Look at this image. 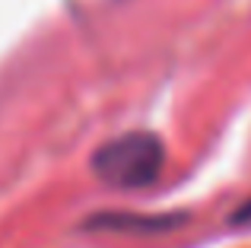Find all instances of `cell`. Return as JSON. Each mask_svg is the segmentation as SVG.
I'll return each mask as SVG.
<instances>
[{
    "label": "cell",
    "mask_w": 251,
    "mask_h": 248,
    "mask_svg": "<svg viewBox=\"0 0 251 248\" xmlns=\"http://www.w3.org/2000/svg\"><path fill=\"white\" fill-rule=\"evenodd\" d=\"M162 162H166L162 143L147 130H130V134L115 137L105 147H99L92 156L99 178L121 188H140L153 181L159 175Z\"/></svg>",
    "instance_id": "cell-1"
}]
</instances>
